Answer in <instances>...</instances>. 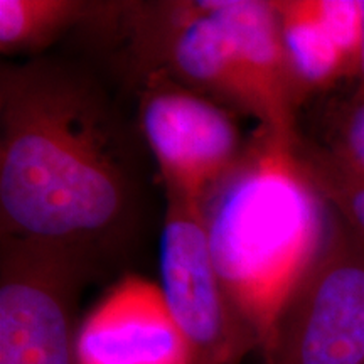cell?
<instances>
[{
  "mask_svg": "<svg viewBox=\"0 0 364 364\" xmlns=\"http://www.w3.org/2000/svg\"><path fill=\"white\" fill-rule=\"evenodd\" d=\"M324 206L295 144L262 127L235 171L204 203L223 289L260 351L324 245Z\"/></svg>",
  "mask_w": 364,
  "mask_h": 364,
  "instance_id": "obj_2",
  "label": "cell"
},
{
  "mask_svg": "<svg viewBox=\"0 0 364 364\" xmlns=\"http://www.w3.org/2000/svg\"><path fill=\"white\" fill-rule=\"evenodd\" d=\"M113 9L80 0H0L2 53L41 51L65 31Z\"/></svg>",
  "mask_w": 364,
  "mask_h": 364,
  "instance_id": "obj_11",
  "label": "cell"
},
{
  "mask_svg": "<svg viewBox=\"0 0 364 364\" xmlns=\"http://www.w3.org/2000/svg\"><path fill=\"white\" fill-rule=\"evenodd\" d=\"M145 75L162 71L226 108L258 118V103L228 26L213 0L130 6Z\"/></svg>",
  "mask_w": 364,
  "mask_h": 364,
  "instance_id": "obj_7",
  "label": "cell"
},
{
  "mask_svg": "<svg viewBox=\"0 0 364 364\" xmlns=\"http://www.w3.org/2000/svg\"><path fill=\"white\" fill-rule=\"evenodd\" d=\"M287 56L306 95L358 78L361 0H277Z\"/></svg>",
  "mask_w": 364,
  "mask_h": 364,
  "instance_id": "obj_10",
  "label": "cell"
},
{
  "mask_svg": "<svg viewBox=\"0 0 364 364\" xmlns=\"http://www.w3.org/2000/svg\"><path fill=\"white\" fill-rule=\"evenodd\" d=\"M228 26L258 103L262 129L295 144L299 105L307 97L287 56L275 4L263 0H213Z\"/></svg>",
  "mask_w": 364,
  "mask_h": 364,
  "instance_id": "obj_9",
  "label": "cell"
},
{
  "mask_svg": "<svg viewBox=\"0 0 364 364\" xmlns=\"http://www.w3.org/2000/svg\"><path fill=\"white\" fill-rule=\"evenodd\" d=\"M327 149L353 172L364 177V97H353L341 105L332 118Z\"/></svg>",
  "mask_w": 364,
  "mask_h": 364,
  "instance_id": "obj_13",
  "label": "cell"
},
{
  "mask_svg": "<svg viewBox=\"0 0 364 364\" xmlns=\"http://www.w3.org/2000/svg\"><path fill=\"white\" fill-rule=\"evenodd\" d=\"M159 262L161 290L188 344L191 364H240L260 349L223 289L203 204L167 196Z\"/></svg>",
  "mask_w": 364,
  "mask_h": 364,
  "instance_id": "obj_5",
  "label": "cell"
},
{
  "mask_svg": "<svg viewBox=\"0 0 364 364\" xmlns=\"http://www.w3.org/2000/svg\"><path fill=\"white\" fill-rule=\"evenodd\" d=\"M130 140L102 88L70 65L0 68L2 236L65 250L98 268L139 216Z\"/></svg>",
  "mask_w": 364,
  "mask_h": 364,
  "instance_id": "obj_1",
  "label": "cell"
},
{
  "mask_svg": "<svg viewBox=\"0 0 364 364\" xmlns=\"http://www.w3.org/2000/svg\"><path fill=\"white\" fill-rule=\"evenodd\" d=\"M361 11H363V41H361V56H359V70H358V90L354 91L356 95L364 97V0H361Z\"/></svg>",
  "mask_w": 364,
  "mask_h": 364,
  "instance_id": "obj_14",
  "label": "cell"
},
{
  "mask_svg": "<svg viewBox=\"0 0 364 364\" xmlns=\"http://www.w3.org/2000/svg\"><path fill=\"white\" fill-rule=\"evenodd\" d=\"M98 268L34 241L0 238V364H78L76 302Z\"/></svg>",
  "mask_w": 364,
  "mask_h": 364,
  "instance_id": "obj_4",
  "label": "cell"
},
{
  "mask_svg": "<svg viewBox=\"0 0 364 364\" xmlns=\"http://www.w3.org/2000/svg\"><path fill=\"white\" fill-rule=\"evenodd\" d=\"M139 120L167 196L203 206L247 149L226 107L162 71L145 76Z\"/></svg>",
  "mask_w": 364,
  "mask_h": 364,
  "instance_id": "obj_6",
  "label": "cell"
},
{
  "mask_svg": "<svg viewBox=\"0 0 364 364\" xmlns=\"http://www.w3.org/2000/svg\"><path fill=\"white\" fill-rule=\"evenodd\" d=\"M295 154L326 204L364 241V177L324 145L309 142L302 135L295 142Z\"/></svg>",
  "mask_w": 364,
  "mask_h": 364,
  "instance_id": "obj_12",
  "label": "cell"
},
{
  "mask_svg": "<svg viewBox=\"0 0 364 364\" xmlns=\"http://www.w3.org/2000/svg\"><path fill=\"white\" fill-rule=\"evenodd\" d=\"M262 353L265 364H364V241L338 215Z\"/></svg>",
  "mask_w": 364,
  "mask_h": 364,
  "instance_id": "obj_3",
  "label": "cell"
},
{
  "mask_svg": "<svg viewBox=\"0 0 364 364\" xmlns=\"http://www.w3.org/2000/svg\"><path fill=\"white\" fill-rule=\"evenodd\" d=\"M78 364H191L161 287L139 277L113 287L80 326Z\"/></svg>",
  "mask_w": 364,
  "mask_h": 364,
  "instance_id": "obj_8",
  "label": "cell"
}]
</instances>
